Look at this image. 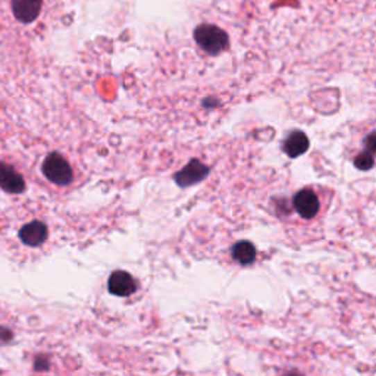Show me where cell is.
Returning a JSON list of instances; mask_svg holds the SVG:
<instances>
[{"label": "cell", "mask_w": 376, "mask_h": 376, "mask_svg": "<svg viewBox=\"0 0 376 376\" xmlns=\"http://www.w3.org/2000/svg\"><path fill=\"white\" fill-rule=\"evenodd\" d=\"M194 40L209 55H219L230 44L228 34L213 24H202L196 27Z\"/></svg>", "instance_id": "1"}, {"label": "cell", "mask_w": 376, "mask_h": 376, "mask_svg": "<svg viewBox=\"0 0 376 376\" xmlns=\"http://www.w3.org/2000/svg\"><path fill=\"white\" fill-rule=\"evenodd\" d=\"M43 173L49 181H52L56 185H68L74 178L71 165L59 153H52L44 159Z\"/></svg>", "instance_id": "2"}, {"label": "cell", "mask_w": 376, "mask_h": 376, "mask_svg": "<svg viewBox=\"0 0 376 376\" xmlns=\"http://www.w3.org/2000/svg\"><path fill=\"white\" fill-rule=\"evenodd\" d=\"M209 175V168L202 162L193 159L190 164H187L180 172L173 175V180L180 187H190L200 181H203Z\"/></svg>", "instance_id": "3"}, {"label": "cell", "mask_w": 376, "mask_h": 376, "mask_svg": "<svg viewBox=\"0 0 376 376\" xmlns=\"http://www.w3.org/2000/svg\"><path fill=\"white\" fill-rule=\"evenodd\" d=\"M294 207L298 212V215L305 219H311L318 215L319 212V198L309 188L298 191L294 196Z\"/></svg>", "instance_id": "4"}, {"label": "cell", "mask_w": 376, "mask_h": 376, "mask_svg": "<svg viewBox=\"0 0 376 376\" xmlns=\"http://www.w3.org/2000/svg\"><path fill=\"white\" fill-rule=\"evenodd\" d=\"M109 291L118 297H130L137 291L135 280L128 272L115 271L109 278Z\"/></svg>", "instance_id": "5"}, {"label": "cell", "mask_w": 376, "mask_h": 376, "mask_svg": "<svg viewBox=\"0 0 376 376\" xmlns=\"http://www.w3.org/2000/svg\"><path fill=\"white\" fill-rule=\"evenodd\" d=\"M43 0H12V10L18 21L30 24L40 15Z\"/></svg>", "instance_id": "6"}, {"label": "cell", "mask_w": 376, "mask_h": 376, "mask_svg": "<svg viewBox=\"0 0 376 376\" xmlns=\"http://www.w3.org/2000/svg\"><path fill=\"white\" fill-rule=\"evenodd\" d=\"M0 188H3L6 193L18 194L25 190V181L10 165L0 164Z\"/></svg>", "instance_id": "7"}, {"label": "cell", "mask_w": 376, "mask_h": 376, "mask_svg": "<svg viewBox=\"0 0 376 376\" xmlns=\"http://www.w3.org/2000/svg\"><path fill=\"white\" fill-rule=\"evenodd\" d=\"M19 238L24 244L30 247L42 246L47 238V227L40 221H34L31 223L24 225L19 231Z\"/></svg>", "instance_id": "8"}, {"label": "cell", "mask_w": 376, "mask_h": 376, "mask_svg": "<svg viewBox=\"0 0 376 376\" xmlns=\"http://www.w3.org/2000/svg\"><path fill=\"white\" fill-rule=\"evenodd\" d=\"M309 150V139L302 131H293L284 143V152L290 157H298Z\"/></svg>", "instance_id": "9"}, {"label": "cell", "mask_w": 376, "mask_h": 376, "mask_svg": "<svg viewBox=\"0 0 376 376\" xmlns=\"http://www.w3.org/2000/svg\"><path fill=\"white\" fill-rule=\"evenodd\" d=\"M232 259L241 265H250L256 259V247L250 241H238L232 247Z\"/></svg>", "instance_id": "10"}, {"label": "cell", "mask_w": 376, "mask_h": 376, "mask_svg": "<svg viewBox=\"0 0 376 376\" xmlns=\"http://www.w3.org/2000/svg\"><path fill=\"white\" fill-rule=\"evenodd\" d=\"M373 155L369 152H361L356 159H354V165L356 168L361 169V171H369L373 168Z\"/></svg>", "instance_id": "11"}, {"label": "cell", "mask_w": 376, "mask_h": 376, "mask_svg": "<svg viewBox=\"0 0 376 376\" xmlns=\"http://www.w3.org/2000/svg\"><path fill=\"white\" fill-rule=\"evenodd\" d=\"M366 144H368V148H369V153L373 155V152H375V134L373 133L369 134L368 140H366Z\"/></svg>", "instance_id": "12"}]
</instances>
